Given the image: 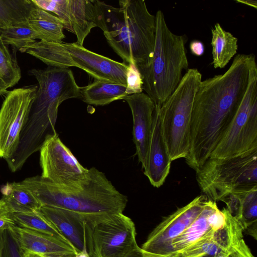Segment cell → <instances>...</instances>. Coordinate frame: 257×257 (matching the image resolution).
<instances>
[{
    "label": "cell",
    "instance_id": "6da1fadb",
    "mask_svg": "<svg viewBox=\"0 0 257 257\" xmlns=\"http://www.w3.org/2000/svg\"><path fill=\"white\" fill-rule=\"evenodd\" d=\"M257 70L253 54H238L228 70L201 81L192 111L185 161L195 171L210 157L235 115Z\"/></svg>",
    "mask_w": 257,
    "mask_h": 257
},
{
    "label": "cell",
    "instance_id": "7a4b0ae2",
    "mask_svg": "<svg viewBox=\"0 0 257 257\" xmlns=\"http://www.w3.org/2000/svg\"><path fill=\"white\" fill-rule=\"evenodd\" d=\"M28 74L36 78L38 86L18 148L6 160L13 172L20 170L46 140L57 134L55 124L61 103L70 98H81L80 87L68 68L48 66L44 69H32Z\"/></svg>",
    "mask_w": 257,
    "mask_h": 257
},
{
    "label": "cell",
    "instance_id": "3957f363",
    "mask_svg": "<svg viewBox=\"0 0 257 257\" xmlns=\"http://www.w3.org/2000/svg\"><path fill=\"white\" fill-rule=\"evenodd\" d=\"M119 8L99 1L100 29L109 45L125 63L148 66L155 44L156 17L144 0H121Z\"/></svg>",
    "mask_w": 257,
    "mask_h": 257
},
{
    "label": "cell",
    "instance_id": "277c9868",
    "mask_svg": "<svg viewBox=\"0 0 257 257\" xmlns=\"http://www.w3.org/2000/svg\"><path fill=\"white\" fill-rule=\"evenodd\" d=\"M41 206L62 208L83 216L86 220L107 214L122 213L128 199L94 167L89 169L88 179L77 187L54 184L40 175L21 182Z\"/></svg>",
    "mask_w": 257,
    "mask_h": 257
},
{
    "label": "cell",
    "instance_id": "5b68a950",
    "mask_svg": "<svg viewBox=\"0 0 257 257\" xmlns=\"http://www.w3.org/2000/svg\"><path fill=\"white\" fill-rule=\"evenodd\" d=\"M156 17L155 44L150 64L139 69L143 89L155 105L161 106L179 85L182 72L188 69L186 37L173 33L161 10Z\"/></svg>",
    "mask_w": 257,
    "mask_h": 257
},
{
    "label": "cell",
    "instance_id": "8992f818",
    "mask_svg": "<svg viewBox=\"0 0 257 257\" xmlns=\"http://www.w3.org/2000/svg\"><path fill=\"white\" fill-rule=\"evenodd\" d=\"M19 51L36 58L48 66L61 68L78 67L95 80L106 81L126 86L128 64L91 51L76 42L36 41Z\"/></svg>",
    "mask_w": 257,
    "mask_h": 257
},
{
    "label": "cell",
    "instance_id": "52a82bcc",
    "mask_svg": "<svg viewBox=\"0 0 257 257\" xmlns=\"http://www.w3.org/2000/svg\"><path fill=\"white\" fill-rule=\"evenodd\" d=\"M198 185L208 200L257 189V150L234 157L208 158L196 170Z\"/></svg>",
    "mask_w": 257,
    "mask_h": 257
},
{
    "label": "cell",
    "instance_id": "ba28073f",
    "mask_svg": "<svg viewBox=\"0 0 257 257\" xmlns=\"http://www.w3.org/2000/svg\"><path fill=\"white\" fill-rule=\"evenodd\" d=\"M201 79L197 69H188L177 88L160 107L163 136L172 161L185 159L188 155L193 105Z\"/></svg>",
    "mask_w": 257,
    "mask_h": 257
},
{
    "label": "cell",
    "instance_id": "9c48e42d",
    "mask_svg": "<svg viewBox=\"0 0 257 257\" xmlns=\"http://www.w3.org/2000/svg\"><path fill=\"white\" fill-rule=\"evenodd\" d=\"M85 237L90 257H126L138 245L135 223L122 213L86 220Z\"/></svg>",
    "mask_w": 257,
    "mask_h": 257
},
{
    "label": "cell",
    "instance_id": "30bf717a",
    "mask_svg": "<svg viewBox=\"0 0 257 257\" xmlns=\"http://www.w3.org/2000/svg\"><path fill=\"white\" fill-rule=\"evenodd\" d=\"M257 150V70L240 105L209 158H225Z\"/></svg>",
    "mask_w": 257,
    "mask_h": 257
},
{
    "label": "cell",
    "instance_id": "8fae6325",
    "mask_svg": "<svg viewBox=\"0 0 257 257\" xmlns=\"http://www.w3.org/2000/svg\"><path fill=\"white\" fill-rule=\"evenodd\" d=\"M37 89L36 85H27L5 94L0 109V157L5 160L11 158L18 148Z\"/></svg>",
    "mask_w": 257,
    "mask_h": 257
},
{
    "label": "cell",
    "instance_id": "7c38bea8",
    "mask_svg": "<svg viewBox=\"0 0 257 257\" xmlns=\"http://www.w3.org/2000/svg\"><path fill=\"white\" fill-rule=\"evenodd\" d=\"M40 151L41 176L66 187H77L88 178L89 169L81 165L57 133L45 142Z\"/></svg>",
    "mask_w": 257,
    "mask_h": 257
},
{
    "label": "cell",
    "instance_id": "4fadbf2b",
    "mask_svg": "<svg viewBox=\"0 0 257 257\" xmlns=\"http://www.w3.org/2000/svg\"><path fill=\"white\" fill-rule=\"evenodd\" d=\"M207 199L204 195L195 198L164 219L152 230L141 247L148 253L169 256L174 252L172 243L195 220Z\"/></svg>",
    "mask_w": 257,
    "mask_h": 257
},
{
    "label": "cell",
    "instance_id": "5bb4252c",
    "mask_svg": "<svg viewBox=\"0 0 257 257\" xmlns=\"http://www.w3.org/2000/svg\"><path fill=\"white\" fill-rule=\"evenodd\" d=\"M224 221L209 236L168 257H228L243 239V226L226 208L222 210Z\"/></svg>",
    "mask_w": 257,
    "mask_h": 257
},
{
    "label": "cell",
    "instance_id": "9a60e30c",
    "mask_svg": "<svg viewBox=\"0 0 257 257\" xmlns=\"http://www.w3.org/2000/svg\"><path fill=\"white\" fill-rule=\"evenodd\" d=\"M128 104L133 120V136L138 160L144 170L146 166L155 105L146 93L128 95L121 98Z\"/></svg>",
    "mask_w": 257,
    "mask_h": 257
},
{
    "label": "cell",
    "instance_id": "2e32d148",
    "mask_svg": "<svg viewBox=\"0 0 257 257\" xmlns=\"http://www.w3.org/2000/svg\"><path fill=\"white\" fill-rule=\"evenodd\" d=\"M155 105L146 166L144 173L154 187L159 188L168 176L171 162L165 145L161 123L159 109Z\"/></svg>",
    "mask_w": 257,
    "mask_h": 257
},
{
    "label": "cell",
    "instance_id": "e0dca14e",
    "mask_svg": "<svg viewBox=\"0 0 257 257\" xmlns=\"http://www.w3.org/2000/svg\"><path fill=\"white\" fill-rule=\"evenodd\" d=\"M216 202L210 200L205 201L203 209L195 220L173 240L172 245L174 252L182 250L202 240L222 225L224 215Z\"/></svg>",
    "mask_w": 257,
    "mask_h": 257
},
{
    "label": "cell",
    "instance_id": "ac0fdd59",
    "mask_svg": "<svg viewBox=\"0 0 257 257\" xmlns=\"http://www.w3.org/2000/svg\"><path fill=\"white\" fill-rule=\"evenodd\" d=\"M23 252L46 257H61L78 252L69 243L59 238L15 225L10 229Z\"/></svg>",
    "mask_w": 257,
    "mask_h": 257
},
{
    "label": "cell",
    "instance_id": "d6986e66",
    "mask_svg": "<svg viewBox=\"0 0 257 257\" xmlns=\"http://www.w3.org/2000/svg\"><path fill=\"white\" fill-rule=\"evenodd\" d=\"M39 211L78 253L87 251L85 237L86 219L83 216L68 210L50 206H42Z\"/></svg>",
    "mask_w": 257,
    "mask_h": 257
},
{
    "label": "cell",
    "instance_id": "ffe728a7",
    "mask_svg": "<svg viewBox=\"0 0 257 257\" xmlns=\"http://www.w3.org/2000/svg\"><path fill=\"white\" fill-rule=\"evenodd\" d=\"M70 20L76 43L83 46L92 28L100 25V9L97 0H69Z\"/></svg>",
    "mask_w": 257,
    "mask_h": 257
},
{
    "label": "cell",
    "instance_id": "44dd1931",
    "mask_svg": "<svg viewBox=\"0 0 257 257\" xmlns=\"http://www.w3.org/2000/svg\"><path fill=\"white\" fill-rule=\"evenodd\" d=\"M28 23L35 33L36 40L61 43L65 38L63 33L64 26L61 20L36 6L31 12Z\"/></svg>",
    "mask_w": 257,
    "mask_h": 257
},
{
    "label": "cell",
    "instance_id": "7402d4cb",
    "mask_svg": "<svg viewBox=\"0 0 257 257\" xmlns=\"http://www.w3.org/2000/svg\"><path fill=\"white\" fill-rule=\"evenodd\" d=\"M126 86L106 81L95 80L80 87L81 99L88 104L103 106L128 95Z\"/></svg>",
    "mask_w": 257,
    "mask_h": 257
},
{
    "label": "cell",
    "instance_id": "603a6c76",
    "mask_svg": "<svg viewBox=\"0 0 257 257\" xmlns=\"http://www.w3.org/2000/svg\"><path fill=\"white\" fill-rule=\"evenodd\" d=\"M2 199L13 213L38 211L41 204L21 182L7 183L1 188Z\"/></svg>",
    "mask_w": 257,
    "mask_h": 257
},
{
    "label": "cell",
    "instance_id": "cb8c5ba5",
    "mask_svg": "<svg viewBox=\"0 0 257 257\" xmlns=\"http://www.w3.org/2000/svg\"><path fill=\"white\" fill-rule=\"evenodd\" d=\"M212 64L214 68H224L238 49L237 39L224 30L219 23L211 29Z\"/></svg>",
    "mask_w": 257,
    "mask_h": 257
},
{
    "label": "cell",
    "instance_id": "d4e9b609",
    "mask_svg": "<svg viewBox=\"0 0 257 257\" xmlns=\"http://www.w3.org/2000/svg\"><path fill=\"white\" fill-rule=\"evenodd\" d=\"M35 6L32 0H0V30L28 23Z\"/></svg>",
    "mask_w": 257,
    "mask_h": 257
},
{
    "label": "cell",
    "instance_id": "484cf974",
    "mask_svg": "<svg viewBox=\"0 0 257 257\" xmlns=\"http://www.w3.org/2000/svg\"><path fill=\"white\" fill-rule=\"evenodd\" d=\"M12 216L16 225L20 227L59 238L70 244L39 211L28 213H13Z\"/></svg>",
    "mask_w": 257,
    "mask_h": 257
},
{
    "label": "cell",
    "instance_id": "4316f807",
    "mask_svg": "<svg viewBox=\"0 0 257 257\" xmlns=\"http://www.w3.org/2000/svg\"><path fill=\"white\" fill-rule=\"evenodd\" d=\"M241 207L238 220L244 231L256 239L257 189L241 194Z\"/></svg>",
    "mask_w": 257,
    "mask_h": 257
},
{
    "label": "cell",
    "instance_id": "83f0119b",
    "mask_svg": "<svg viewBox=\"0 0 257 257\" xmlns=\"http://www.w3.org/2000/svg\"><path fill=\"white\" fill-rule=\"evenodd\" d=\"M0 78L8 88L17 84L21 78V71L17 61L0 36Z\"/></svg>",
    "mask_w": 257,
    "mask_h": 257
},
{
    "label": "cell",
    "instance_id": "f1b7e54d",
    "mask_svg": "<svg viewBox=\"0 0 257 257\" xmlns=\"http://www.w3.org/2000/svg\"><path fill=\"white\" fill-rule=\"evenodd\" d=\"M0 36L6 45H11L19 50L36 41L35 33L28 22L0 30Z\"/></svg>",
    "mask_w": 257,
    "mask_h": 257
},
{
    "label": "cell",
    "instance_id": "f546056e",
    "mask_svg": "<svg viewBox=\"0 0 257 257\" xmlns=\"http://www.w3.org/2000/svg\"><path fill=\"white\" fill-rule=\"evenodd\" d=\"M38 8L54 13L63 22L64 29L73 33L69 13V0H32Z\"/></svg>",
    "mask_w": 257,
    "mask_h": 257
},
{
    "label": "cell",
    "instance_id": "4dcf8cb0",
    "mask_svg": "<svg viewBox=\"0 0 257 257\" xmlns=\"http://www.w3.org/2000/svg\"><path fill=\"white\" fill-rule=\"evenodd\" d=\"M3 257H23V251L10 229L3 231Z\"/></svg>",
    "mask_w": 257,
    "mask_h": 257
},
{
    "label": "cell",
    "instance_id": "1f68e13d",
    "mask_svg": "<svg viewBox=\"0 0 257 257\" xmlns=\"http://www.w3.org/2000/svg\"><path fill=\"white\" fill-rule=\"evenodd\" d=\"M126 74V89L127 95L139 93L143 92V81L141 75L134 64H128Z\"/></svg>",
    "mask_w": 257,
    "mask_h": 257
},
{
    "label": "cell",
    "instance_id": "d6a6232c",
    "mask_svg": "<svg viewBox=\"0 0 257 257\" xmlns=\"http://www.w3.org/2000/svg\"><path fill=\"white\" fill-rule=\"evenodd\" d=\"M13 212L9 208L4 200L0 199V230H4L10 229L17 225L13 220L12 215Z\"/></svg>",
    "mask_w": 257,
    "mask_h": 257
},
{
    "label": "cell",
    "instance_id": "836d02e7",
    "mask_svg": "<svg viewBox=\"0 0 257 257\" xmlns=\"http://www.w3.org/2000/svg\"><path fill=\"white\" fill-rule=\"evenodd\" d=\"M228 257H254L250 249L243 239L239 245L228 256Z\"/></svg>",
    "mask_w": 257,
    "mask_h": 257
},
{
    "label": "cell",
    "instance_id": "e575fe53",
    "mask_svg": "<svg viewBox=\"0 0 257 257\" xmlns=\"http://www.w3.org/2000/svg\"><path fill=\"white\" fill-rule=\"evenodd\" d=\"M191 53L195 56H201L204 53V46L203 43L198 40L192 41L190 44Z\"/></svg>",
    "mask_w": 257,
    "mask_h": 257
},
{
    "label": "cell",
    "instance_id": "d590c367",
    "mask_svg": "<svg viewBox=\"0 0 257 257\" xmlns=\"http://www.w3.org/2000/svg\"><path fill=\"white\" fill-rule=\"evenodd\" d=\"M126 257H168L156 255L144 251L138 245Z\"/></svg>",
    "mask_w": 257,
    "mask_h": 257
},
{
    "label": "cell",
    "instance_id": "8d00e7d4",
    "mask_svg": "<svg viewBox=\"0 0 257 257\" xmlns=\"http://www.w3.org/2000/svg\"><path fill=\"white\" fill-rule=\"evenodd\" d=\"M241 3L243 4L250 6L256 9L257 2L256 1L246 0V1H236V2Z\"/></svg>",
    "mask_w": 257,
    "mask_h": 257
},
{
    "label": "cell",
    "instance_id": "74e56055",
    "mask_svg": "<svg viewBox=\"0 0 257 257\" xmlns=\"http://www.w3.org/2000/svg\"><path fill=\"white\" fill-rule=\"evenodd\" d=\"M8 87L6 86L5 83L0 81V96L3 94H5L7 92Z\"/></svg>",
    "mask_w": 257,
    "mask_h": 257
},
{
    "label": "cell",
    "instance_id": "f35d334b",
    "mask_svg": "<svg viewBox=\"0 0 257 257\" xmlns=\"http://www.w3.org/2000/svg\"><path fill=\"white\" fill-rule=\"evenodd\" d=\"M23 257H46V256L34 253L23 252Z\"/></svg>",
    "mask_w": 257,
    "mask_h": 257
},
{
    "label": "cell",
    "instance_id": "ab89813d",
    "mask_svg": "<svg viewBox=\"0 0 257 257\" xmlns=\"http://www.w3.org/2000/svg\"><path fill=\"white\" fill-rule=\"evenodd\" d=\"M73 257H90L87 251L84 250L79 252L74 255Z\"/></svg>",
    "mask_w": 257,
    "mask_h": 257
},
{
    "label": "cell",
    "instance_id": "60d3db41",
    "mask_svg": "<svg viewBox=\"0 0 257 257\" xmlns=\"http://www.w3.org/2000/svg\"><path fill=\"white\" fill-rule=\"evenodd\" d=\"M4 230H0V257H3V232Z\"/></svg>",
    "mask_w": 257,
    "mask_h": 257
},
{
    "label": "cell",
    "instance_id": "b9f144b4",
    "mask_svg": "<svg viewBox=\"0 0 257 257\" xmlns=\"http://www.w3.org/2000/svg\"><path fill=\"white\" fill-rule=\"evenodd\" d=\"M74 255L75 254H74V255H69L63 256H61V257H73Z\"/></svg>",
    "mask_w": 257,
    "mask_h": 257
}]
</instances>
